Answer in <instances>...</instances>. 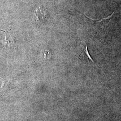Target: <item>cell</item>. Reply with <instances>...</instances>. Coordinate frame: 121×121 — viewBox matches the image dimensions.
I'll return each mask as SVG.
<instances>
[{"instance_id":"cell-1","label":"cell","mask_w":121,"mask_h":121,"mask_svg":"<svg viewBox=\"0 0 121 121\" xmlns=\"http://www.w3.org/2000/svg\"><path fill=\"white\" fill-rule=\"evenodd\" d=\"M35 20L37 22H43L47 20L46 10L42 6H39L35 11Z\"/></svg>"},{"instance_id":"cell-2","label":"cell","mask_w":121,"mask_h":121,"mask_svg":"<svg viewBox=\"0 0 121 121\" xmlns=\"http://www.w3.org/2000/svg\"><path fill=\"white\" fill-rule=\"evenodd\" d=\"M79 57L86 60L90 64H95V61L91 57L87 49V45L82 42L81 44V51Z\"/></svg>"},{"instance_id":"cell-3","label":"cell","mask_w":121,"mask_h":121,"mask_svg":"<svg viewBox=\"0 0 121 121\" xmlns=\"http://www.w3.org/2000/svg\"><path fill=\"white\" fill-rule=\"evenodd\" d=\"M114 13V12H113L110 15L108 16L107 17H104V18H101V19H98V22H100L103 21V20H108V19H111V17H112V15H113Z\"/></svg>"}]
</instances>
